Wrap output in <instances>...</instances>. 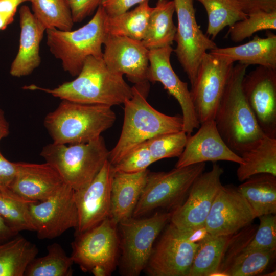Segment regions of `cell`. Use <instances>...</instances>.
<instances>
[{
	"instance_id": "cell-31",
	"label": "cell",
	"mask_w": 276,
	"mask_h": 276,
	"mask_svg": "<svg viewBox=\"0 0 276 276\" xmlns=\"http://www.w3.org/2000/svg\"><path fill=\"white\" fill-rule=\"evenodd\" d=\"M201 3L208 16L206 34L214 39L225 27L245 19L247 14L237 0H195Z\"/></svg>"
},
{
	"instance_id": "cell-19",
	"label": "cell",
	"mask_w": 276,
	"mask_h": 276,
	"mask_svg": "<svg viewBox=\"0 0 276 276\" xmlns=\"http://www.w3.org/2000/svg\"><path fill=\"white\" fill-rule=\"evenodd\" d=\"M103 45L102 58L109 70L134 84L148 81L149 50L141 41L107 34Z\"/></svg>"
},
{
	"instance_id": "cell-13",
	"label": "cell",
	"mask_w": 276,
	"mask_h": 276,
	"mask_svg": "<svg viewBox=\"0 0 276 276\" xmlns=\"http://www.w3.org/2000/svg\"><path fill=\"white\" fill-rule=\"evenodd\" d=\"M199 242L172 223L153 246L144 270L150 276H189Z\"/></svg>"
},
{
	"instance_id": "cell-29",
	"label": "cell",
	"mask_w": 276,
	"mask_h": 276,
	"mask_svg": "<svg viewBox=\"0 0 276 276\" xmlns=\"http://www.w3.org/2000/svg\"><path fill=\"white\" fill-rule=\"evenodd\" d=\"M38 253L36 245L21 236L0 242V276H24Z\"/></svg>"
},
{
	"instance_id": "cell-6",
	"label": "cell",
	"mask_w": 276,
	"mask_h": 276,
	"mask_svg": "<svg viewBox=\"0 0 276 276\" xmlns=\"http://www.w3.org/2000/svg\"><path fill=\"white\" fill-rule=\"evenodd\" d=\"M109 151L103 138L86 143L62 144L52 143L41 153L45 162L74 190L88 185L108 160Z\"/></svg>"
},
{
	"instance_id": "cell-47",
	"label": "cell",
	"mask_w": 276,
	"mask_h": 276,
	"mask_svg": "<svg viewBox=\"0 0 276 276\" xmlns=\"http://www.w3.org/2000/svg\"><path fill=\"white\" fill-rule=\"evenodd\" d=\"M14 15L0 12V30L5 29L14 20Z\"/></svg>"
},
{
	"instance_id": "cell-1",
	"label": "cell",
	"mask_w": 276,
	"mask_h": 276,
	"mask_svg": "<svg viewBox=\"0 0 276 276\" xmlns=\"http://www.w3.org/2000/svg\"><path fill=\"white\" fill-rule=\"evenodd\" d=\"M23 89L41 90L61 100L111 107L123 104L132 94V87L125 82L123 75L109 70L102 58L93 56L86 59L81 71L71 81L52 89L34 84Z\"/></svg>"
},
{
	"instance_id": "cell-42",
	"label": "cell",
	"mask_w": 276,
	"mask_h": 276,
	"mask_svg": "<svg viewBox=\"0 0 276 276\" xmlns=\"http://www.w3.org/2000/svg\"><path fill=\"white\" fill-rule=\"evenodd\" d=\"M17 163L9 161L0 151V190L9 189L17 172Z\"/></svg>"
},
{
	"instance_id": "cell-7",
	"label": "cell",
	"mask_w": 276,
	"mask_h": 276,
	"mask_svg": "<svg viewBox=\"0 0 276 276\" xmlns=\"http://www.w3.org/2000/svg\"><path fill=\"white\" fill-rule=\"evenodd\" d=\"M118 224L109 217L94 227L75 234L71 244L74 263L85 272L109 276L119 265L120 236Z\"/></svg>"
},
{
	"instance_id": "cell-27",
	"label": "cell",
	"mask_w": 276,
	"mask_h": 276,
	"mask_svg": "<svg viewBox=\"0 0 276 276\" xmlns=\"http://www.w3.org/2000/svg\"><path fill=\"white\" fill-rule=\"evenodd\" d=\"M240 156L243 162L239 164L236 173L239 181L259 174L276 176V138L265 135Z\"/></svg>"
},
{
	"instance_id": "cell-41",
	"label": "cell",
	"mask_w": 276,
	"mask_h": 276,
	"mask_svg": "<svg viewBox=\"0 0 276 276\" xmlns=\"http://www.w3.org/2000/svg\"><path fill=\"white\" fill-rule=\"evenodd\" d=\"M149 0H102L101 6L107 15L113 17L125 13L136 4Z\"/></svg>"
},
{
	"instance_id": "cell-35",
	"label": "cell",
	"mask_w": 276,
	"mask_h": 276,
	"mask_svg": "<svg viewBox=\"0 0 276 276\" xmlns=\"http://www.w3.org/2000/svg\"><path fill=\"white\" fill-rule=\"evenodd\" d=\"M30 2L34 16L46 30H72L74 22L65 0H31Z\"/></svg>"
},
{
	"instance_id": "cell-10",
	"label": "cell",
	"mask_w": 276,
	"mask_h": 276,
	"mask_svg": "<svg viewBox=\"0 0 276 276\" xmlns=\"http://www.w3.org/2000/svg\"><path fill=\"white\" fill-rule=\"evenodd\" d=\"M194 0H173L177 17V27L173 50L189 79L191 87L195 83L200 63L207 51L217 47L197 24Z\"/></svg>"
},
{
	"instance_id": "cell-25",
	"label": "cell",
	"mask_w": 276,
	"mask_h": 276,
	"mask_svg": "<svg viewBox=\"0 0 276 276\" xmlns=\"http://www.w3.org/2000/svg\"><path fill=\"white\" fill-rule=\"evenodd\" d=\"M175 12L173 0H158L152 7L147 30L141 42L148 50L171 45L176 27L173 20Z\"/></svg>"
},
{
	"instance_id": "cell-15",
	"label": "cell",
	"mask_w": 276,
	"mask_h": 276,
	"mask_svg": "<svg viewBox=\"0 0 276 276\" xmlns=\"http://www.w3.org/2000/svg\"><path fill=\"white\" fill-rule=\"evenodd\" d=\"M242 86L259 127L276 138V70L258 66L245 75Z\"/></svg>"
},
{
	"instance_id": "cell-26",
	"label": "cell",
	"mask_w": 276,
	"mask_h": 276,
	"mask_svg": "<svg viewBox=\"0 0 276 276\" xmlns=\"http://www.w3.org/2000/svg\"><path fill=\"white\" fill-rule=\"evenodd\" d=\"M237 189L250 206L256 217L276 213V176L268 173L254 175Z\"/></svg>"
},
{
	"instance_id": "cell-40",
	"label": "cell",
	"mask_w": 276,
	"mask_h": 276,
	"mask_svg": "<svg viewBox=\"0 0 276 276\" xmlns=\"http://www.w3.org/2000/svg\"><path fill=\"white\" fill-rule=\"evenodd\" d=\"M68 6L74 23L80 22L90 15L101 5L102 0H65Z\"/></svg>"
},
{
	"instance_id": "cell-5",
	"label": "cell",
	"mask_w": 276,
	"mask_h": 276,
	"mask_svg": "<svg viewBox=\"0 0 276 276\" xmlns=\"http://www.w3.org/2000/svg\"><path fill=\"white\" fill-rule=\"evenodd\" d=\"M107 14L100 5L93 18L82 27L72 31L56 28L45 30L50 52L60 60L64 71L77 76L86 59L90 56L102 58V45L107 33Z\"/></svg>"
},
{
	"instance_id": "cell-45",
	"label": "cell",
	"mask_w": 276,
	"mask_h": 276,
	"mask_svg": "<svg viewBox=\"0 0 276 276\" xmlns=\"http://www.w3.org/2000/svg\"><path fill=\"white\" fill-rule=\"evenodd\" d=\"M18 234V233L10 227L0 216V242L9 240Z\"/></svg>"
},
{
	"instance_id": "cell-22",
	"label": "cell",
	"mask_w": 276,
	"mask_h": 276,
	"mask_svg": "<svg viewBox=\"0 0 276 276\" xmlns=\"http://www.w3.org/2000/svg\"><path fill=\"white\" fill-rule=\"evenodd\" d=\"M19 13V45L10 70L11 75L16 77L28 76L40 65V44L46 30L28 6H22Z\"/></svg>"
},
{
	"instance_id": "cell-8",
	"label": "cell",
	"mask_w": 276,
	"mask_h": 276,
	"mask_svg": "<svg viewBox=\"0 0 276 276\" xmlns=\"http://www.w3.org/2000/svg\"><path fill=\"white\" fill-rule=\"evenodd\" d=\"M172 212H156L147 218L131 217L118 224L119 265L121 273L138 276L144 270L160 233L170 221Z\"/></svg>"
},
{
	"instance_id": "cell-21",
	"label": "cell",
	"mask_w": 276,
	"mask_h": 276,
	"mask_svg": "<svg viewBox=\"0 0 276 276\" xmlns=\"http://www.w3.org/2000/svg\"><path fill=\"white\" fill-rule=\"evenodd\" d=\"M17 166V172L9 189L26 200H44L65 183L58 172L46 162H18Z\"/></svg>"
},
{
	"instance_id": "cell-38",
	"label": "cell",
	"mask_w": 276,
	"mask_h": 276,
	"mask_svg": "<svg viewBox=\"0 0 276 276\" xmlns=\"http://www.w3.org/2000/svg\"><path fill=\"white\" fill-rule=\"evenodd\" d=\"M260 224L257 232L242 250L276 249V216L275 214L263 215L258 217Z\"/></svg>"
},
{
	"instance_id": "cell-30",
	"label": "cell",
	"mask_w": 276,
	"mask_h": 276,
	"mask_svg": "<svg viewBox=\"0 0 276 276\" xmlns=\"http://www.w3.org/2000/svg\"><path fill=\"white\" fill-rule=\"evenodd\" d=\"M152 9L149 1H146L131 11L113 17L107 16L105 28L107 34L142 41L147 30Z\"/></svg>"
},
{
	"instance_id": "cell-11",
	"label": "cell",
	"mask_w": 276,
	"mask_h": 276,
	"mask_svg": "<svg viewBox=\"0 0 276 276\" xmlns=\"http://www.w3.org/2000/svg\"><path fill=\"white\" fill-rule=\"evenodd\" d=\"M223 168L215 163L209 171L202 173L191 186L187 200L171 211L170 223L185 233L204 229L213 203L223 186Z\"/></svg>"
},
{
	"instance_id": "cell-46",
	"label": "cell",
	"mask_w": 276,
	"mask_h": 276,
	"mask_svg": "<svg viewBox=\"0 0 276 276\" xmlns=\"http://www.w3.org/2000/svg\"><path fill=\"white\" fill-rule=\"evenodd\" d=\"M9 133V124L5 118L4 111L0 108V141L7 136Z\"/></svg>"
},
{
	"instance_id": "cell-44",
	"label": "cell",
	"mask_w": 276,
	"mask_h": 276,
	"mask_svg": "<svg viewBox=\"0 0 276 276\" xmlns=\"http://www.w3.org/2000/svg\"><path fill=\"white\" fill-rule=\"evenodd\" d=\"M31 0H0V12L15 16L18 6Z\"/></svg>"
},
{
	"instance_id": "cell-32",
	"label": "cell",
	"mask_w": 276,
	"mask_h": 276,
	"mask_svg": "<svg viewBox=\"0 0 276 276\" xmlns=\"http://www.w3.org/2000/svg\"><path fill=\"white\" fill-rule=\"evenodd\" d=\"M47 254L35 258L28 265L24 276H71L74 262L57 243L47 247Z\"/></svg>"
},
{
	"instance_id": "cell-2",
	"label": "cell",
	"mask_w": 276,
	"mask_h": 276,
	"mask_svg": "<svg viewBox=\"0 0 276 276\" xmlns=\"http://www.w3.org/2000/svg\"><path fill=\"white\" fill-rule=\"evenodd\" d=\"M148 81L134 84L132 94L124 104V121L119 139L109 151L108 160L113 166L133 148L160 135L183 130L182 117L171 116L154 108L147 101Z\"/></svg>"
},
{
	"instance_id": "cell-17",
	"label": "cell",
	"mask_w": 276,
	"mask_h": 276,
	"mask_svg": "<svg viewBox=\"0 0 276 276\" xmlns=\"http://www.w3.org/2000/svg\"><path fill=\"white\" fill-rule=\"evenodd\" d=\"M113 175L112 165L107 160L88 185L74 191L78 215L75 234L85 232L109 217Z\"/></svg>"
},
{
	"instance_id": "cell-24",
	"label": "cell",
	"mask_w": 276,
	"mask_h": 276,
	"mask_svg": "<svg viewBox=\"0 0 276 276\" xmlns=\"http://www.w3.org/2000/svg\"><path fill=\"white\" fill-rule=\"evenodd\" d=\"M266 37L256 35L252 40L239 45L218 48L212 50L210 54L226 59L233 63L248 66L258 65L276 70V35L270 30Z\"/></svg>"
},
{
	"instance_id": "cell-34",
	"label": "cell",
	"mask_w": 276,
	"mask_h": 276,
	"mask_svg": "<svg viewBox=\"0 0 276 276\" xmlns=\"http://www.w3.org/2000/svg\"><path fill=\"white\" fill-rule=\"evenodd\" d=\"M243 247L234 254L221 275H258L267 268L275 255L276 249L245 251L242 250Z\"/></svg>"
},
{
	"instance_id": "cell-14",
	"label": "cell",
	"mask_w": 276,
	"mask_h": 276,
	"mask_svg": "<svg viewBox=\"0 0 276 276\" xmlns=\"http://www.w3.org/2000/svg\"><path fill=\"white\" fill-rule=\"evenodd\" d=\"M74 191L64 183L48 199L29 203L30 214L39 239H54L71 228H77L78 215Z\"/></svg>"
},
{
	"instance_id": "cell-18",
	"label": "cell",
	"mask_w": 276,
	"mask_h": 276,
	"mask_svg": "<svg viewBox=\"0 0 276 276\" xmlns=\"http://www.w3.org/2000/svg\"><path fill=\"white\" fill-rule=\"evenodd\" d=\"M255 218L250 206L237 188L222 186L213 203L204 228L212 236L232 235Z\"/></svg>"
},
{
	"instance_id": "cell-28",
	"label": "cell",
	"mask_w": 276,
	"mask_h": 276,
	"mask_svg": "<svg viewBox=\"0 0 276 276\" xmlns=\"http://www.w3.org/2000/svg\"><path fill=\"white\" fill-rule=\"evenodd\" d=\"M234 235L212 236L208 234L199 242L189 276L218 275Z\"/></svg>"
},
{
	"instance_id": "cell-36",
	"label": "cell",
	"mask_w": 276,
	"mask_h": 276,
	"mask_svg": "<svg viewBox=\"0 0 276 276\" xmlns=\"http://www.w3.org/2000/svg\"><path fill=\"white\" fill-rule=\"evenodd\" d=\"M275 29L276 11H259L248 14L245 19L230 26L227 35L232 41L240 42L257 32Z\"/></svg>"
},
{
	"instance_id": "cell-33",
	"label": "cell",
	"mask_w": 276,
	"mask_h": 276,
	"mask_svg": "<svg viewBox=\"0 0 276 276\" xmlns=\"http://www.w3.org/2000/svg\"><path fill=\"white\" fill-rule=\"evenodd\" d=\"M35 201L26 200L10 189L0 190V216L16 232L35 231L31 217L29 204Z\"/></svg>"
},
{
	"instance_id": "cell-23",
	"label": "cell",
	"mask_w": 276,
	"mask_h": 276,
	"mask_svg": "<svg viewBox=\"0 0 276 276\" xmlns=\"http://www.w3.org/2000/svg\"><path fill=\"white\" fill-rule=\"evenodd\" d=\"M149 172H113L109 217L117 224L132 216Z\"/></svg>"
},
{
	"instance_id": "cell-20",
	"label": "cell",
	"mask_w": 276,
	"mask_h": 276,
	"mask_svg": "<svg viewBox=\"0 0 276 276\" xmlns=\"http://www.w3.org/2000/svg\"><path fill=\"white\" fill-rule=\"evenodd\" d=\"M198 128L194 134L188 136L175 168L208 161L226 160L238 164L242 163L241 157L233 152L224 142L214 119L200 124Z\"/></svg>"
},
{
	"instance_id": "cell-12",
	"label": "cell",
	"mask_w": 276,
	"mask_h": 276,
	"mask_svg": "<svg viewBox=\"0 0 276 276\" xmlns=\"http://www.w3.org/2000/svg\"><path fill=\"white\" fill-rule=\"evenodd\" d=\"M233 66V62L210 53L203 57L190 90L200 124L214 119Z\"/></svg>"
},
{
	"instance_id": "cell-9",
	"label": "cell",
	"mask_w": 276,
	"mask_h": 276,
	"mask_svg": "<svg viewBox=\"0 0 276 276\" xmlns=\"http://www.w3.org/2000/svg\"><path fill=\"white\" fill-rule=\"evenodd\" d=\"M205 166V163H200L175 167L168 172H149L132 217H141L158 208L174 210L181 204Z\"/></svg>"
},
{
	"instance_id": "cell-39",
	"label": "cell",
	"mask_w": 276,
	"mask_h": 276,
	"mask_svg": "<svg viewBox=\"0 0 276 276\" xmlns=\"http://www.w3.org/2000/svg\"><path fill=\"white\" fill-rule=\"evenodd\" d=\"M155 163L148 147L144 142L129 152L118 163L112 166L113 172L133 173L147 169Z\"/></svg>"
},
{
	"instance_id": "cell-4",
	"label": "cell",
	"mask_w": 276,
	"mask_h": 276,
	"mask_svg": "<svg viewBox=\"0 0 276 276\" xmlns=\"http://www.w3.org/2000/svg\"><path fill=\"white\" fill-rule=\"evenodd\" d=\"M112 107L62 100L57 108L45 117L44 125L53 143H86L98 139L114 124Z\"/></svg>"
},
{
	"instance_id": "cell-16",
	"label": "cell",
	"mask_w": 276,
	"mask_h": 276,
	"mask_svg": "<svg viewBox=\"0 0 276 276\" xmlns=\"http://www.w3.org/2000/svg\"><path fill=\"white\" fill-rule=\"evenodd\" d=\"M173 51L171 45L149 50L147 79L152 82L160 83L168 94L177 101L182 113V130L189 136L195 129L199 127L200 123L188 84L180 79L171 64Z\"/></svg>"
},
{
	"instance_id": "cell-3",
	"label": "cell",
	"mask_w": 276,
	"mask_h": 276,
	"mask_svg": "<svg viewBox=\"0 0 276 276\" xmlns=\"http://www.w3.org/2000/svg\"><path fill=\"white\" fill-rule=\"evenodd\" d=\"M248 66L239 63L233 66L214 119L224 142L240 156L265 135L243 92L242 83Z\"/></svg>"
},
{
	"instance_id": "cell-43",
	"label": "cell",
	"mask_w": 276,
	"mask_h": 276,
	"mask_svg": "<svg viewBox=\"0 0 276 276\" xmlns=\"http://www.w3.org/2000/svg\"><path fill=\"white\" fill-rule=\"evenodd\" d=\"M246 14L259 11H276V0H237Z\"/></svg>"
},
{
	"instance_id": "cell-37",
	"label": "cell",
	"mask_w": 276,
	"mask_h": 276,
	"mask_svg": "<svg viewBox=\"0 0 276 276\" xmlns=\"http://www.w3.org/2000/svg\"><path fill=\"white\" fill-rule=\"evenodd\" d=\"M188 135L183 131L155 136L145 141L156 162L160 159L179 157L185 148Z\"/></svg>"
}]
</instances>
